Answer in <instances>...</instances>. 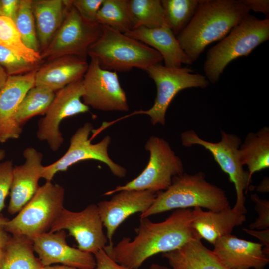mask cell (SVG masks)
I'll list each match as a JSON object with an SVG mask.
<instances>
[{
  "mask_svg": "<svg viewBox=\"0 0 269 269\" xmlns=\"http://www.w3.org/2000/svg\"><path fill=\"white\" fill-rule=\"evenodd\" d=\"M192 210L176 209L164 221L153 222L140 218L134 239L123 237L117 244L103 249L118 263L138 269L149 258L179 249L191 241L200 239L192 226Z\"/></svg>",
  "mask_w": 269,
  "mask_h": 269,
  "instance_id": "6da1fadb",
  "label": "cell"
},
{
  "mask_svg": "<svg viewBox=\"0 0 269 269\" xmlns=\"http://www.w3.org/2000/svg\"><path fill=\"white\" fill-rule=\"evenodd\" d=\"M249 11L242 0H199L192 19L176 37L194 62L208 45L225 37Z\"/></svg>",
  "mask_w": 269,
  "mask_h": 269,
  "instance_id": "7a4b0ae2",
  "label": "cell"
},
{
  "mask_svg": "<svg viewBox=\"0 0 269 269\" xmlns=\"http://www.w3.org/2000/svg\"><path fill=\"white\" fill-rule=\"evenodd\" d=\"M229 206V199L225 191L208 182L204 172L193 174L183 173L174 177L166 190L157 193L152 205L140 214V218L174 209L200 207L219 211Z\"/></svg>",
  "mask_w": 269,
  "mask_h": 269,
  "instance_id": "3957f363",
  "label": "cell"
},
{
  "mask_svg": "<svg viewBox=\"0 0 269 269\" xmlns=\"http://www.w3.org/2000/svg\"><path fill=\"white\" fill-rule=\"evenodd\" d=\"M101 26V35L89 48L88 55L97 59L103 69L125 72L137 68L146 71L163 61L160 53L153 48L124 33Z\"/></svg>",
  "mask_w": 269,
  "mask_h": 269,
  "instance_id": "277c9868",
  "label": "cell"
},
{
  "mask_svg": "<svg viewBox=\"0 0 269 269\" xmlns=\"http://www.w3.org/2000/svg\"><path fill=\"white\" fill-rule=\"evenodd\" d=\"M269 39V19H260L249 14L208 50L203 65L205 76L209 82H217L229 63L240 57L247 56Z\"/></svg>",
  "mask_w": 269,
  "mask_h": 269,
  "instance_id": "5b68a950",
  "label": "cell"
},
{
  "mask_svg": "<svg viewBox=\"0 0 269 269\" xmlns=\"http://www.w3.org/2000/svg\"><path fill=\"white\" fill-rule=\"evenodd\" d=\"M65 190L59 184L46 182L37 190L4 229L12 236L29 239L49 231L63 209Z\"/></svg>",
  "mask_w": 269,
  "mask_h": 269,
  "instance_id": "8992f818",
  "label": "cell"
},
{
  "mask_svg": "<svg viewBox=\"0 0 269 269\" xmlns=\"http://www.w3.org/2000/svg\"><path fill=\"white\" fill-rule=\"evenodd\" d=\"M221 139L218 142H212L201 138L193 130L184 131L181 134L182 144L185 147L199 145L209 151L221 170L229 176L236 191V203L232 208L235 211L245 214L247 210L245 206L247 193L252 182L249 173L243 168L239 153L242 143L240 137L235 134L221 131Z\"/></svg>",
  "mask_w": 269,
  "mask_h": 269,
  "instance_id": "52a82bcc",
  "label": "cell"
},
{
  "mask_svg": "<svg viewBox=\"0 0 269 269\" xmlns=\"http://www.w3.org/2000/svg\"><path fill=\"white\" fill-rule=\"evenodd\" d=\"M145 148L149 152L150 157L143 171L134 179L106 192L104 195H111L126 190H149L158 193L166 190L174 177L184 173L182 160L164 139L151 136Z\"/></svg>",
  "mask_w": 269,
  "mask_h": 269,
  "instance_id": "ba28073f",
  "label": "cell"
},
{
  "mask_svg": "<svg viewBox=\"0 0 269 269\" xmlns=\"http://www.w3.org/2000/svg\"><path fill=\"white\" fill-rule=\"evenodd\" d=\"M155 82L157 94L152 106L147 110L132 114H146L153 125H164L167 109L175 96L183 89L207 87L209 81L205 75L193 73L188 67H168L160 64L153 65L146 71Z\"/></svg>",
  "mask_w": 269,
  "mask_h": 269,
  "instance_id": "9c48e42d",
  "label": "cell"
},
{
  "mask_svg": "<svg viewBox=\"0 0 269 269\" xmlns=\"http://www.w3.org/2000/svg\"><path fill=\"white\" fill-rule=\"evenodd\" d=\"M102 31L101 25L86 21L71 3L61 25L47 47L40 52L41 58L50 61L72 55L86 59L89 48L99 38Z\"/></svg>",
  "mask_w": 269,
  "mask_h": 269,
  "instance_id": "30bf717a",
  "label": "cell"
},
{
  "mask_svg": "<svg viewBox=\"0 0 269 269\" xmlns=\"http://www.w3.org/2000/svg\"><path fill=\"white\" fill-rule=\"evenodd\" d=\"M92 130L93 126L89 122L79 127L71 137L66 153L51 164L43 166L41 178L50 182L57 173L65 171L73 165L86 160L103 162L115 176L119 178L125 177L126 169L114 162L109 156L108 149L111 137L107 136L99 142L92 144L89 136Z\"/></svg>",
  "mask_w": 269,
  "mask_h": 269,
  "instance_id": "8fae6325",
  "label": "cell"
},
{
  "mask_svg": "<svg viewBox=\"0 0 269 269\" xmlns=\"http://www.w3.org/2000/svg\"><path fill=\"white\" fill-rule=\"evenodd\" d=\"M82 79L57 91L45 116L38 121L37 138L46 141L53 151L58 150L64 141L59 129L62 121L89 110V107L81 100L83 94Z\"/></svg>",
  "mask_w": 269,
  "mask_h": 269,
  "instance_id": "7c38bea8",
  "label": "cell"
},
{
  "mask_svg": "<svg viewBox=\"0 0 269 269\" xmlns=\"http://www.w3.org/2000/svg\"><path fill=\"white\" fill-rule=\"evenodd\" d=\"M90 58L82 79L83 103L103 111H128L127 96L117 72L103 69L97 59Z\"/></svg>",
  "mask_w": 269,
  "mask_h": 269,
  "instance_id": "4fadbf2b",
  "label": "cell"
},
{
  "mask_svg": "<svg viewBox=\"0 0 269 269\" xmlns=\"http://www.w3.org/2000/svg\"><path fill=\"white\" fill-rule=\"evenodd\" d=\"M97 204H91L80 211L63 208L49 232L67 230L76 241L78 248L94 254L108 242Z\"/></svg>",
  "mask_w": 269,
  "mask_h": 269,
  "instance_id": "5bb4252c",
  "label": "cell"
},
{
  "mask_svg": "<svg viewBox=\"0 0 269 269\" xmlns=\"http://www.w3.org/2000/svg\"><path fill=\"white\" fill-rule=\"evenodd\" d=\"M157 195V193L149 190H122L115 193L110 200L97 203L108 245L113 244L112 238L119 226L129 216L148 210Z\"/></svg>",
  "mask_w": 269,
  "mask_h": 269,
  "instance_id": "9a60e30c",
  "label": "cell"
},
{
  "mask_svg": "<svg viewBox=\"0 0 269 269\" xmlns=\"http://www.w3.org/2000/svg\"><path fill=\"white\" fill-rule=\"evenodd\" d=\"M43 266L59 263L82 269H94L93 254L68 245L64 230L47 232L30 239Z\"/></svg>",
  "mask_w": 269,
  "mask_h": 269,
  "instance_id": "2e32d148",
  "label": "cell"
},
{
  "mask_svg": "<svg viewBox=\"0 0 269 269\" xmlns=\"http://www.w3.org/2000/svg\"><path fill=\"white\" fill-rule=\"evenodd\" d=\"M37 70L8 76L0 90V142L18 139L22 128L15 119L17 111L29 90L35 85Z\"/></svg>",
  "mask_w": 269,
  "mask_h": 269,
  "instance_id": "e0dca14e",
  "label": "cell"
},
{
  "mask_svg": "<svg viewBox=\"0 0 269 269\" xmlns=\"http://www.w3.org/2000/svg\"><path fill=\"white\" fill-rule=\"evenodd\" d=\"M24 163L13 167L8 212L18 213L31 199L40 187L43 165V154L33 147L26 148L23 153Z\"/></svg>",
  "mask_w": 269,
  "mask_h": 269,
  "instance_id": "ac0fdd59",
  "label": "cell"
},
{
  "mask_svg": "<svg viewBox=\"0 0 269 269\" xmlns=\"http://www.w3.org/2000/svg\"><path fill=\"white\" fill-rule=\"evenodd\" d=\"M213 246L212 251L231 269H264L269 262L261 244L232 234L218 238Z\"/></svg>",
  "mask_w": 269,
  "mask_h": 269,
  "instance_id": "d6986e66",
  "label": "cell"
},
{
  "mask_svg": "<svg viewBox=\"0 0 269 269\" xmlns=\"http://www.w3.org/2000/svg\"><path fill=\"white\" fill-rule=\"evenodd\" d=\"M124 34L158 52L166 67L179 68L183 64L193 63L182 49L176 36L167 26L156 28L140 27Z\"/></svg>",
  "mask_w": 269,
  "mask_h": 269,
  "instance_id": "ffe728a7",
  "label": "cell"
},
{
  "mask_svg": "<svg viewBox=\"0 0 269 269\" xmlns=\"http://www.w3.org/2000/svg\"><path fill=\"white\" fill-rule=\"evenodd\" d=\"M88 67L86 59L80 57L68 55L56 58L37 69L34 86L57 92L81 80Z\"/></svg>",
  "mask_w": 269,
  "mask_h": 269,
  "instance_id": "44dd1931",
  "label": "cell"
},
{
  "mask_svg": "<svg viewBox=\"0 0 269 269\" xmlns=\"http://www.w3.org/2000/svg\"><path fill=\"white\" fill-rule=\"evenodd\" d=\"M192 227L200 239L212 245L224 236L231 234L233 229L243 224L246 220L245 214L239 213L230 206L219 211H203L200 207L192 210Z\"/></svg>",
  "mask_w": 269,
  "mask_h": 269,
  "instance_id": "7402d4cb",
  "label": "cell"
},
{
  "mask_svg": "<svg viewBox=\"0 0 269 269\" xmlns=\"http://www.w3.org/2000/svg\"><path fill=\"white\" fill-rule=\"evenodd\" d=\"M72 0H32L40 51H43L61 25Z\"/></svg>",
  "mask_w": 269,
  "mask_h": 269,
  "instance_id": "603a6c76",
  "label": "cell"
},
{
  "mask_svg": "<svg viewBox=\"0 0 269 269\" xmlns=\"http://www.w3.org/2000/svg\"><path fill=\"white\" fill-rule=\"evenodd\" d=\"M200 239L163 254L171 269H231L225 266Z\"/></svg>",
  "mask_w": 269,
  "mask_h": 269,
  "instance_id": "cb8c5ba5",
  "label": "cell"
},
{
  "mask_svg": "<svg viewBox=\"0 0 269 269\" xmlns=\"http://www.w3.org/2000/svg\"><path fill=\"white\" fill-rule=\"evenodd\" d=\"M242 165L248 167L249 178L253 174L269 167V127L264 126L256 132L247 134L239 147Z\"/></svg>",
  "mask_w": 269,
  "mask_h": 269,
  "instance_id": "d4e9b609",
  "label": "cell"
},
{
  "mask_svg": "<svg viewBox=\"0 0 269 269\" xmlns=\"http://www.w3.org/2000/svg\"><path fill=\"white\" fill-rule=\"evenodd\" d=\"M34 252L30 239L11 236L4 248L0 269H42L43 266Z\"/></svg>",
  "mask_w": 269,
  "mask_h": 269,
  "instance_id": "484cf974",
  "label": "cell"
},
{
  "mask_svg": "<svg viewBox=\"0 0 269 269\" xmlns=\"http://www.w3.org/2000/svg\"><path fill=\"white\" fill-rule=\"evenodd\" d=\"M96 22L123 33L133 29L134 22L128 0H104Z\"/></svg>",
  "mask_w": 269,
  "mask_h": 269,
  "instance_id": "4316f807",
  "label": "cell"
},
{
  "mask_svg": "<svg viewBox=\"0 0 269 269\" xmlns=\"http://www.w3.org/2000/svg\"><path fill=\"white\" fill-rule=\"evenodd\" d=\"M55 96V92L42 86H34L27 93L17 111L15 119L22 127L28 120L44 115Z\"/></svg>",
  "mask_w": 269,
  "mask_h": 269,
  "instance_id": "83f0119b",
  "label": "cell"
},
{
  "mask_svg": "<svg viewBox=\"0 0 269 269\" xmlns=\"http://www.w3.org/2000/svg\"><path fill=\"white\" fill-rule=\"evenodd\" d=\"M134 28H156L167 26L160 0H128Z\"/></svg>",
  "mask_w": 269,
  "mask_h": 269,
  "instance_id": "f1b7e54d",
  "label": "cell"
},
{
  "mask_svg": "<svg viewBox=\"0 0 269 269\" xmlns=\"http://www.w3.org/2000/svg\"><path fill=\"white\" fill-rule=\"evenodd\" d=\"M0 45L32 64H38L42 59L40 52L25 45L14 21L3 16H0Z\"/></svg>",
  "mask_w": 269,
  "mask_h": 269,
  "instance_id": "f546056e",
  "label": "cell"
},
{
  "mask_svg": "<svg viewBox=\"0 0 269 269\" xmlns=\"http://www.w3.org/2000/svg\"><path fill=\"white\" fill-rule=\"evenodd\" d=\"M167 26L177 36L189 23L199 0H162Z\"/></svg>",
  "mask_w": 269,
  "mask_h": 269,
  "instance_id": "4dcf8cb0",
  "label": "cell"
},
{
  "mask_svg": "<svg viewBox=\"0 0 269 269\" xmlns=\"http://www.w3.org/2000/svg\"><path fill=\"white\" fill-rule=\"evenodd\" d=\"M14 22L25 45L31 50L40 53L32 9V0H20Z\"/></svg>",
  "mask_w": 269,
  "mask_h": 269,
  "instance_id": "1f68e13d",
  "label": "cell"
},
{
  "mask_svg": "<svg viewBox=\"0 0 269 269\" xmlns=\"http://www.w3.org/2000/svg\"><path fill=\"white\" fill-rule=\"evenodd\" d=\"M38 64L28 62L0 45V66L8 76L25 74L37 70Z\"/></svg>",
  "mask_w": 269,
  "mask_h": 269,
  "instance_id": "d6a6232c",
  "label": "cell"
},
{
  "mask_svg": "<svg viewBox=\"0 0 269 269\" xmlns=\"http://www.w3.org/2000/svg\"><path fill=\"white\" fill-rule=\"evenodd\" d=\"M251 199L255 203V209L258 213L255 221L249 225L250 229L264 230L269 228V201L260 198L257 194L251 195Z\"/></svg>",
  "mask_w": 269,
  "mask_h": 269,
  "instance_id": "836d02e7",
  "label": "cell"
},
{
  "mask_svg": "<svg viewBox=\"0 0 269 269\" xmlns=\"http://www.w3.org/2000/svg\"><path fill=\"white\" fill-rule=\"evenodd\" d=\"M103 1L104 0H73L72 4L84 20L90 23H96L97 15Z\"/></svg>",
  "mask_w": 269,
  "mask_h": 269,
  "instance_id": "e575fe53",
  "label": "cell"
},
{
  "mask_svg": "<svg viewBox=\"0 0 269 269\" xmlns=\"http://www.w3.org/2000/svg\"><path fill=\"white\" fill-rule=\"evenodd\" d=\"M13 166L11 161L0 162V213L5 207V201L10 191Z\"/></svg>",
  "mask_w": 269,
  "mask_h": 269,
  "instance_id": "d590c367",
  "label": "cell"
},
{
  "mask_svg": "<svg viewBox=\"0 0 269 269\" xmlns=\"http://www.w3.org/2000/svg\"><path fill=\"white\" fill-rule=\"evenodd\" d=\"M97 269H131L116 262L101 249L93 254Z\"/></svg>",
  "mask_w": 269,
  "mask_h": 269,
  "instance_id": "8d00e7d4",
  "label": "cell"
},
{
  "mask_svg": "<svg viewBox=\"0 0 269 269\" xmlns=\"http://www.w3.org/2000/svg\"><path fill=\"white\" fill-rule=\"evenodd\" d=\"M20 2V0H0L2 16L14 21Z\"/></svg>",
  "mask_w": 269,
  "mask_h": 269,
  "instance_id": "74e56055",
  "label": "cell"
},
{
  "mask_svg": "<svg viewBox=\"0 0 269 269\" xmlns=\"http://www.w3.org/2000/svg\"><path fill=\"white\" fill-rule=\"evenodd\" d=\"M243 230L246 233L258 238L260 243L264 246L263 251L266 255H269V228L258 230L247 228H243Z\"/></svg>",
  "mask_w": 269,
  "mask_h": 269,
  "instance_id": "f35d334b",
  "label": "cell"
},
{
  "mask_svg": "<svg viewBox=\"0 0 269 269\" xmlns=\"http://www.w3.org/2000/svg\"><path fill=\"white\" fill-rule=\"evenodd\" d=\"M243 3L250 10L257 12H261L267 17L269 15V0H242Z\"/></svg>",
  "mask_w": 269,
  "mask_h": 269,
  "instance_id": "ab89813d",
  "label": "cell"
},
{
  "mask_svg": "<svg viewBox=\"0 0 269 269\" xmlns=\"http://www.w3.org/2000/svg\"><path fill=\"white\" fill-rule=\"evenodd\" d=\"M11 236L3 229H0V248H4Z\"/></svg>",
  "mask_w": 269,
  "mask_h": 269,
  "instance_id": "60d3db41",
  "label": "cell"
},
{
  "mask_svg": "<svg viewBox=\"0 0 269 269\" xmlns=\"http://www.w3.org/2000/svg\"><path fill=\"white\" fill-rule=\"evenodd\" d=\"M269 178L268 177H266L261 182L260 184L256 187L257 191L260 192H268L269 191Z\"/></svg>",
  "mask_w": 269,
  "mask_h": 269,
  "instance_id": "b9f144b4",
  "label": "cell"
},
{
  "mask_svg": "<svg viewBox=\"0 0 269 269\" xmlns=\"http://www.w3.org/2000/svg\"><path fill=\"white\" fill-rule=\"evenodd\" d=\"M42 269H97L96 268L94 269H82L74 267L69 266L66 265H54V266H44Z\"/></svg>",
  "mask_w": 269,
  "mask_h": 269,
  "instance_id": "7bdbcfd3",
  "label": "cell"
},
{
  "mask_svg": "<svg viewBox=\"0 0 269 269\" xmlns=\"http://www.w3.org/2000/svg\"><path fill=\"white\" fill-rule=\"evenodd\" d=\"M8 77L5 70L0 66V90L5 84Z\"/></svg>",
  "mask_w": 269,
  "mask_h": 269,
  "instance_id": "ee69618b",
  "label": "cell"
},
{
  "mask_svg": "<svg viewBox=\"0 0 269 269\" xmlns=\"http://www.w3.org/2000/svg\"><path fill=\"white\" fill-rule=\"evenodd\" d=\"M148 269H171L170 268L158 264H152Z\"/></svg>",
  "mask_w": 269,
  "mask_h": 269,
  "instance_id": "f6af8a7d",
  "label": "cell"
},
{
  "mask_svg": "<svg viewBox=\"0 0 269 269\" xmlns=\"http://www.w3.org/2000/svg\"><path fill=\"white\" fill-rule=\"evenodd\" d=\"M9 219L0 216V229H3L6 223L8 221Z\"/></svg>",
  "mask_w": 269,
  "mask_h": 269,
  "instance_id": "bcb514c9",
  "label": "cell"
},
{
  "mask_svg": "<svg viewBox=\"0 0 269 269\" xmlns=\"http://www.w3.org/2000/svg\"><path fill=\"white\" fill-rule=\"evenodd\" d=\"M4 248H0V267L4 255Z\"/></svg>",
  "mask_w": 269,
  "mask_h": 269,
  "instance_id": "7dc6e473",
  "label": "cell"
},
{
  "mask_svg": "<svg viewBox=\"0 0 269 269\" xmlns=\"http://www.w3.org/2000/svg\"><path fill=\"white\" fill-rule=\"evenodd\" d=\"M5 156V152L4 150L0 149V162L3 159Z\"/></svg>",
  "mask_w": 269,
  "mask_h": 269,
  "instance_id": "c3c4849f",
  "label": "cell"
},
{
  "mask_svg": "<svg viewBox=\"0 0 269 269\" xmlns=\"http://www.w3.org/2000/svg\"><path fill=\"white\" fill-rule=\"evenodd\" d=\"M0 16H2L0 0Z\"/></svg>",
  "mask_w": 269,
  "mask_h": 269,
  "instance_id": "681fc988",
  "label": "cell"
}]
</instances>
